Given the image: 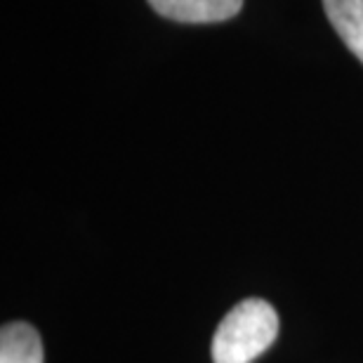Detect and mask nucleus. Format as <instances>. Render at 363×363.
Listing matches in <instances>:
<instances>
[{"label":"nucleus","mask_w":363,"mask_h":363,"mask_svg":"<svg viewBox=\"0 0 363 363\" xmlns=\"http://www.w3.org/2000/svg\"><path fill=\"white\" fill-rule=\"evenodd\" d=\"M279 335V314L267 300L248 297L238 302L213 337L215 363H252L269 350Z\"/></svg>","instance_id":"1"},{"label":"nucleus","mask_w":363,"mask_h":363,"mask_svg":"<svg viewBox=\"0 0 363 363\" xmlns=\"http://www.w3.org/2000/svg\"><path fill=\"white\" fill-rule=\"evenodd\" d=\"M149 5L161 17L182 24H217L236 17L243 0H149Z\"/></svg>","instance_id":"2"},{"label":"nucleus","mask_w":363,"mask_h":363,"mask_svg":"<svg viewBox=\"0 0 363 363\" xmlns=\"http://www.w3.org/2000/svg\"><path fill=\"white\" fill-rule=\"evenodd\" d=\"M0 363H45L43 340L31 323L14 321L0 330Z\"/></svg>","instance_id":"3"},{"label":"nucleus","mask_w":363,"mask_h":363,"mask_svg":"<svg viewBox=\"0 0 363 363\" xmlns=\"http://www.w3.org/2000/svg\"><path fill=\"white\" fill-rule=\"evenodd\" d=\"M333 28L363 64V0H323Z\"/></svg>","instance_id":"4"}]
</instances>
